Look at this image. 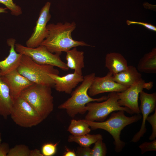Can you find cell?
I'll return each mask as SVG.
<instances>
[{
	"label": "cell",
	"mask_w": 156,
	"mask_h": 156,
	"mask_svg": "<svg viewBox=\"0 0 156 156\" xmlns=\"http://www.w3.org/2000/svg\"><path fill=\"white\" fill-rule=\"evenodd\" d=\"M16 69L20 73L32 82L51 88L54 87L55 82L49 74H59V70L54 66L38 64L30 57L24 54Z\"/></svg>",
	"instance_id": "obj_5"
},
{
	"label": "cell",
	"mask_w": 156,
	"mask_h": 156,
	"mask_svg": "<svg viewBox=\"0 0 156 156\" xmlns=\"http://www.w3.org/2000/svg\"><path fill=\"white\" fill-rule=\"evenodd\" d=\"M102 135L100 134H90L88 133L85 135L75 136L69 135L68 138V142H75L82 147H90L92 144L100 140H103Z\"/></svg>",
	"instance_id": "obj_21"
},
{
	"label": "cell",
	"mask_w": 156,
	"mask_h": 156,
	"mask_svg": "<svg viewBox=\"0 0 156 156\" xmlns=\"http://www.w3.org/2000/svg\"><path fill=\"white\" fill-rule=\"evenodd\" d=\"M30 151L25 145L18 144L10 149L7 156H29Z\"/></svg>",
	"instance_id": "obj_23"
},
{
	"label": "cell",
	"mask_w": 156,
	"mask_h": 156,
	"mask_svg": "<svg viewBox=\"0 0 156 156\" xmlns=\"http://www.w3.org/2000/svg\"><path fill=\"white\" fill-rule=\"evenodd\" d=\"M142 77V74L135 67L130 65L126 69L113 75L112 79L119 84L129 87L141 79Z\"/></svg>",
	"instance_id": "obj_16"
},
{
	"label": "cell",
	"mask_w": 156,
	"mask_h": 156,
	"mask_svg": "<svg viewBox=\"0 0 156 156\" xmlns=\"http://www.w3.org/2000/svg\"><path fill=\"white\" fill-rule=\"evenodd\" d=\"M13 102L8 87L0 76V116L5 119L10 116Z\"/></svg>",
	"instance_id": "obj_18"
},
{
	"label": "cell",
	"mask_w": 156,
	"mask_h": 156,
	"mask_svg": "<svg viewBox=\"0 0 156 156\" xmlns=\"http://www.w3.org/2000/svg\"><path fill=\"white\" fill-rule=\"evenodd\" d=\"M127 23L128 25L134 24L141 25L149 30L154 31H156V27L151 24L141 22L130 21L128 20H127Z\"/></svg>",
	"instance_id": "obj_30"
},
{
	"label": "cell",
	"mask_w": 156,
	"mask_h": 156,
	"mask_svg": "<svg viewBox=\"0 0 156 156\" xmlns=\"http://www.w3.org/2000/svg\"><path fill=\"white\" fill-rule=\"evenodd\" d=\"M84 53L77 50L76 47L66 52V60L67 66L69 69L74 70L77 73L82 75V69L84 66Z\"/></svg>",
	"instance_id": "obj_19"
},
{
	"label": "cell",
	"mask_w": 156,
	"mask_h": 156,
	"mask_svg": "<svg viewBox=\"0 0 156 156\" xmlns=\"http://www.w3.org/2000/svg\"><path fill=\"white\" fill-rule=\"evenodd\" d=\"M0 3L4 4L11 11L13 15L18 16L22 13L21 7L16 5L12 0H0Z\"/></svg>",
	"instance_id": "obj_26"
},
{
	"label": "cell",
	"mask_w": 156,
	"mask_h": 156,
	"mask_svg": "<svg viewBox=\"0 0 156 156\" xmlns=\"http://www.w3.org/2000/svg\"><path fill=\"white\" fill-rule=\"evenodd\" d=\"M113 75L109 72L105 76L96 77L88 91L90 96L107 92H120L124 91L128 87L122 85L114 81Z\"/></svg>",
	"instance_id": "obj_12"
},
{
	"label": "cell",
	"mask_w": 156,
	"mask_h": 156,
	"mask_svg": "<svg viewBox=\"0 0 156 156\" xmlns=\"http://www.w3.org/2000/svg\"><path fill=\"white\" fill-rule=\"evenodd\" d=\"M58 142L55 143H47L42 146L41 152L43 156H52L56 153Z\"/></svg>",
	"instance_id": "obj_25"
},
{
	"label": "cell",
	"mask_w": 156,
	"mask_h": 156,
	"mask_svg": "<svg viewBox=\"0 0 156 156\" xmlns=\"http://www.w3.org/2000/svg\"><path fill=\"white\" fill-rule=\"evenodd\" d=\"M51 88L34 83L22 91L19 96L33 107L44 120L50 114L54 108Z\"/></svg>",
	"instance_id": "obj_4"
},
{
	"label": "cell",
	"mask_w": 156,
	"mask_h": 156,
	"mask_svg": "<svg viewBox=\"0 0 156 156\" xmlns=\"http://www.w3.org/2000/svg\"><path fill=\"white\" fill-rule=\"evenodd\" d=\"M91 148L90 147H77L76 151L77 156H91Z\"/></svg>",
	"instance_id": "obj_29"
},
{
	"label": "cell",
	"mask_w": 156,
	"mask_h": 156,
	"mask_svg": "<svg viewBox=\"0 0 156 156\" xmlns=\"http://www.w3.org/2000/svg\"><path fill=\"white\" fill-rule=\"evenodd\" d=\"M125 111L119 110L116 112H112L109 118L101 122L91 121L83 119L92 130L98 129L104 130L109 133L114 140L115 151L116 153L122 151L125 143L120 139L121 131L127 126L136 122L142 118L140 114H136L130 117L124 114Z\"/></svg>",
	"instance_id": "obj_2"
},
{
	"label": "cell",
	"mask_w": 156,
	"mask_h": 156,
	"mask_svg": "<svg viewBox=\"0 0 156 156\" xmlns=\"http://www.w3.org/2000/svg\"><path fill=\"white\" fill-rule=\"evenodd\" d=\"M153 85V82H146L142 78L124 91L117 92L119 105L127 107L133 114L140 113L138 103L140 93L144 89L151 90Z\"/></svg>",
	"instance_id": "obj_9"
},
{
	"label": "cell",
	"mask_w": 156,
	"mask_h": 156,
	"mask_svg": "<svg viewBox=\"0 0 156 156\" xmlns=\"http://www.w3.org/2000/svg\"><path fill=\"white\" fill-rule=\"evenodd\" d=\"M107 96V99L103 102H91L86 104L88 113L85 117V120L91 121L103 122L109 114L119 110H123L129 114H133L127 107L119 105V98L117 92H110Z\"/></svg>",
	"instance_id": "obj_6"
},
{
	"label": "cell",
	"mask_w": 156,
	"mask_h": 156,
	"mask_svg": "<svg viewBox=\"0 0 156 156\" xmlns=\"http://www.w3.org/2000/svg\"><path fill=\"white\" fill-rule=\"evenodd\" d=\"M138 71L147 74L156 73V48L144 55L138 64Z\"/></svg>",
	"instance_id": "obj_20"
},
{
	"label": "cell",
	"mask_w": 156,
	"mask_h": 156,
	"mask_svg": "<svg viewBox=\"0 0 156 156\" xmlns=\"http://www.w3.org/2000/svg\"><path fill=\"white\" fill-rule=\"evenodd\" d=\"M2 139H1V133L0 132V145L1 143Z\"/></svg>",
	"instance_id": "obj_35"
},
{
	"label": "cell",
	"mask_w": 156,
	"mask_h": 156,
	"mask_svg": "<svg viewBox=\"0 0 156 156\" xmlns=\"http://www.w3.org/2000/svg\"><path fill=\"white\" fill-rule=\"evenodd\" d=\"M29 156H43L41 151L38 149L31 150Z\"/></svg>",
	"instance_id": "obj_33"
},
{
	"label": "cell",
	"mask_w": 156,
	"mask_h": 156,
	"mask_svg": "<svg viewBox=\"0 0 156 156\" xmlns=\"http://www.w3.org/2000/svg\"><path fill=\"white\" fill-rule=\"evenodd\" d=\"M74 22H59L47 25V36L40 45L44 46L52 53L61 55L78 46H90L82 41L73 39L72 33L76 27Z\"/></svg>",
	"instance_id": "obj_1"
},
{
	"label": "cell",
	"mask_w": 156,
	"mask_h": 156,
	"mask_svg": "<svg viewBox=\"0 0 156 156\" xmlns=\"http://www.w3.org/2000/svg\"><path fill=\"white\" fill-rule=\"evenodd\" d=\"M10 149L8 143L5 142L1 143L0 145V156H7Z\"/></svg>",
	"instance_id": "obj_31"
},
{
	"label": "cell",
	"mask_w": 156,
	"mask_h": 156,
	"mask_svg": "<svg viewBox=\"0 0 156 156\" xmlns=\"http://www.w3.org/2000/svg\"><path fill=\"white\" fill-rule=\"evenodd\" d=\"M16 40L13 38L8 39L7 43L10 47L9 54L3 60L0 61V76L6 74L17 68L19 65L23 54L15 49Z\"/></svg>",
	"instance_id": "obj_15"
},
{
	"label": "cell",
	"mask_w": 156,
	"mask_h": 156,
	"mask_svg": "<svg viewBox=\"0 0 156 156\" xmlns=\"http://www.w3.org/2000/svg\"><path fill=\"white\" fill-rule=\"evenodd\" d=\"M6 9L7 8L0 7V13L7 12V11L6 10Z\"/></svg>",
	"instance_id": "obj_34"
},
{
	"label": "cell",
	"mask_w": 156,
	"mask_h": 156,
	"mask_svg": "<svg viewBox=\"0 0 156 156\" xmlns=\"http://www.w3.org/2000/svg\"><path fill=\"white\" fill-rule=\"evenodd\" d=\"M10 116L17 125L24 128L35 126L44 120L35 109L20 96L13 100Z\"/></svg>",
	"instance_id": "obj_7"
},
{
	"label": "cell",
	"mask_w": 156,
	"mask_h": 156,
	"mask_svg": "<svg viewBox=\"0 0 156 156\" xmlns=\"http://www.w3.org/2000/svg\"><path fill=\"white\" fill-rule=\"evenodd\" d=\"M51 4L50 2H47L40 10L33 32L26 42L27 47H36L40 45L47 37L48 34L47 24L51 18Z\"/></svg>",
	"instance_id": "obj_10"
},
{
	"label": "cell",
	"mask_w": 156,
	"mask_h": 156,
	"mask_svg": "<svg viewBox=\"0 0 156 156\" xmlns=\"http://www.w3.org/2000/svg\"><path fill=\"white\" fill-rule=\"evenodd\" d=\"M15 49L17 53L29 56L38 64L52 65L65 71L69 69L66 63L61 60L60 55L51 52L44 46L32 48L17 43L15 44Z\"/></svg>",
	"instance_id": "obj_8"
},
{
	"label": "cell",
	"mask_w": 156,
	"mask_h": 156,
	"mask_svg": "<svg viewBox=\"0 0 156 156\" xmlns=\"http://www.w3.org/2000/svg\"><path fill=\"white\" fill-rule=\"evenodd\" d=\"M154 113L150 116H148L147 120L151 125L152 127V133L149 138L150 140H153L156 137V109Z\"/></svg>",
	"instance_id": "obj_28"
},
{
	"label": "cell",
	"mask_w": 156,
	"mask_h": 156,
	"mask_svg": "<svg viewBox=\"0 0 156 156\" xmlns=\"http://www.w3.org/2000/svg\"><path fill=\"white\" fill-rule=\"evenodd\" d=\"M89 125L83 120L73 119L68 128L67 131L72 135L79 136L89 133L91 130Z\"/></svg>",
	"instance_id": "obj_22"
},
{
	"label": "cell",
	"mask_w": 156,
	"mask_h": 156,
	"mask_svg": "<svg viewBox=\"0 0 156 156\" xmlns=\"http://www.w3.org/2000/svg\"><path fill=\"white\" fill-rule=\"evenodd\" d=\"M49 76L55 82L54 87L59 92L71 94L73 90L83 80L84 77L74 72L62 77L57 74H49Z\"/></svg>",
	"instance_id": "obj_14"
},
{
	"label": "cell",
	"mask_w": 156,
	"mask_h": 156,
	"mask_svg": "<svg viewBox=\"0 0 156 156\" xmlns=\"http://www.w3.org/2000/svg\"><path fill=\"white\" fill-rule=\"evenodd\" d=\"M140 104L139 107L140 113L142 114V120L140 129L135 135L131 142H138L146 131V121L149 115L156 109V92L149 94L143 90L139 94Z\"/></svg>",
	"instance_id": "obj_11"
},
{
	"label": "cell",
	"mask_w": 156,
	"mask_h": 156,
	"mask_svg": "<svg viewBox=\"0 0 156 156\" xmlns=\"http://www.w3.org/2000/svg\"><path fill=\"white\" fill-rule=\"evenodd\" d=\"M0 76L8 87L13 101L19 96L24 89L34 83L20 73L16 69Z\"/></svg>",
	"instance_id": "obj_13"
},
{
	"label": "cell",
	"mask_w": 156,
	"mask_h": 156,
	"mask_svg": "<svg viewBox=\"0 0 156 156\" xmlns=\"http://www.w3.org/2000/svg\"><path fill=\"white\" fill-rule=\"evenodd\" d=\"M95 73H92L84 77L81 83L71 93V96L64 103L60 105L58 108L64 109L68 115L74 118L77 114H83L87 111L86 105L92 102L103 101L108 96H103L98 98L91 97L88 91L95 77Z\"/></svg>",
	"instance_id": "obj_3"
},
{
	"label": "cell",
	"mask_w": 156,
	"mask_h": 156,
	"mask_svg": "<svg viewBox=\"0 0 156 156\" xmlns=\"http://www.w3.org/2000/svg\"><path fill=\"white\" fill-rule=\"evenodd\" d=\"M63 156H77L76 152L74 150H70L66 148V151L64 153Z\"/></svg>",
	"instance_id": "obj_32"
},
{
	"label": "cell",
	"mask_w": 156,
	"mask_h": 156,
	"mask_svg": "<svg viewBox=\"0 0 156 156\" xmlns=\"http://www.w3.org/2000/svg\"><path fill=\"white\" fill-rule=\"evenodd\" d=\"M105 66L114 75L127 69L128 66L127 60L121 54L112 52L106 55Z\"/></svg>",
	"instance_id": "obj_17"
},
{
	"label": "cell",
	"mask_w": 156,
	"mask_h": 156,
	"mask_svg": "<svg viewBox=\"0 0 156 156\" xmlns=\"http://www.w3.org/2000/svg\"><path fill=\"white\" fill-rule=\"evenodd\" d=\"M107 153V148L105 144L102 140H98L91 148V156H105Z\"/></svg>",
	"instance_id": "obj_24"
},
{
	"label": "cell",
	"mask_w": 156,
	"mask_h": 156,
	"mask_svg": "<svg viewBox=\"0 0 156 156\" xmlns=\"http://www.w3.org/2000/svg\"><path fill=\"white\" fill-rule=\"evenodd\" d=\"M152 141L150 142H144L139 145V147L141 149L142 154L147 151H156V140Z\"/></svg>",
	"instance_id": "obj_27"
}]
</instances>
